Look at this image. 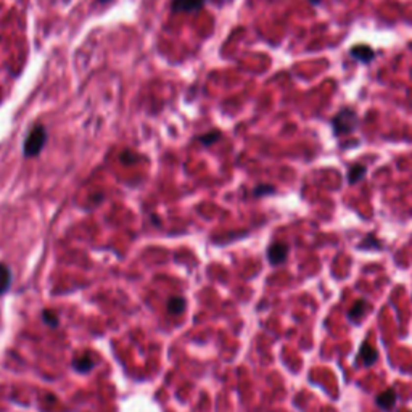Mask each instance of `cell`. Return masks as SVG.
<instances>
[{
    "label": "cell",
    "instance_id": "13",
    "mask_svg": "<svg viewBox=\"0 0 412 412\" xmlns=\"http://www.w3.org/2000/svg\"><path fill=\"white\" fill-rule=\"evenodd\" d=\"M220 138V132L219 131H211V132H208V134H203L198 137V140L203 143V145H211L214 143L216 140H219Z\"/></svg>",
    "mask_w": 412,
    "mask_h": 412
},
{
    "label": "cell",
    "instance_id": "2",
    "mask_svg": "<svg viewBox=\"0 0 412 412\" xmlns=\"http://www.w3.org/2000/svg\"><path fill=\"white\" fill-rule=\"evenodd\" d=\"M357 124H359L357 114L353 111L351 108H343L341 111L335 114V118L332 121V126H333V131L336 136L350 134V132L356 129Z\"/></svg>",
    "mask_w": 412,
    "mask_h": 412
},
{
    "label": "cell",
    "instance_id": "3",
    "mask_svg": "<svg viewBox=\"0 0 412 412\" xmlns=\"http://www.w3.org/2000/svg\"><path fill=\"white\" fill-rule=\"evenodd\" d=\"M288 256V245L283 242H275L268 248V259L272 266L282 264Z\"/></svg>",
    "mask_w": 412,
    "mask_h": 412
},
{
    "label": "cell",
    "instance_id": "18",
    "mask_svg": "<svg viewBox=\"0 0 412 412\" xmlns=\"http://www.w3.org/2000/svg\"><path fill=\"white\" fill-rule=\"evenodd\" d=\"M98 2H100V3H107V2H110V0H98Z\"/></svg>",
    "mask_w": 412,
    "mask_h": 412
},
{
    "label": "cell",
    "instance_id": "4",
    "mask_svg": "<svg viewBox=\"0 0 412 412\" xmlns=\"http://www.w3.org/2000/svg\"><path fill=\"white\" fill-rule=\"evenodd\" d=\"M206 0H172L171 11L172 13H192L205 7Z\"/></svg>",
    "mask_w": 412,
    "mask_h": 412
},
{
    "label": "cell",
    "instance_id": "5",
    "mask_svg": "<svg viewBox=\"0 0 412 412\" xmlns=\"http://www.w3.org/2000/svg\"><path fill=\"white\" fill-rule=\"evenodd\" d=\"M396 393H394L393 388H388V390L382 391L379 396H377V406H379L380 409H385V411H391L394 408V404H396Z\"/></svg>",
    "mask_w": 412,
    "mask_h": 412
},
{
    "label": "cell",
    "instance_id": "16",
    "mask_svg": "<svg viewBox=\"0 0 412 412\" xmlns=\"http://www.w3.org/2000/svg\"><path fill=\"white\" fill-rule=\"evenodd\" d=\"M367 240H369V243H359V248H369V247H377V248H380V243L375 240V237L372 239V235H369Z\"/></svg>",
    "mask_w": 412,
    "mask_h": 412
},
{
    "label": "cell",
    "instance_id": "10",
    "mask_svg": "<svg viewBox=\"0 0 412 412\" xmlns=\"http://www.w3.org/2000/svg\"><path fill=\"white\" fill-rule=\"evenodd\" d=\"M11 278H13L11 269L7 264L0 263V297L8 292V288L11 287Z\"/></svg>",
    "mask_w": 412,
    "mask_h": 412
},
{
    "label": "cell",
    "instance_id": "7",
    "mask_svg": "<svg viewBox=\"0 0 412 412\" xmlns=\"http://www.w3.org/2000/svg\"><path fill=\"white\" fill-rule=\"evenodd\" d=\"M351 56L361 63H369L370 60H374L375 54L369 45H356V47L351 49Z\"/></svg>",
    "mask_w": 412,
    "mask_h": 412
},
{
    "label": "cell",
    "instance_id": "6",
    "mask_svg": "<svg viewBox=\"0 0 412 412\" xmlns=\"http://www.w3.org/2000/svg\"><path fill=\"white\" fill-rule=\"evenodd\" d=\"M73 367H74V370H78V372H81V374H87L95 367V359L90 355H82V356L74 359Z\"/></svg>",
    "mask_w": 412,
    "mask_h": 412
},
{
    "label": "cell",
    "instance_id": "11",
    "mask_svg": "<svg viewBox=\"0 0 412 412\" xmlns=\"http://www.w3.org/2000/svg\"><path fill=\"white\" fill-rule=\"evenodd\" d=\"M365 172H367V167H365L364 165H353L350 167V171H348V182H350L351 185L357 184L361 179H364Z\"/></svg>",
    "mask_w": 412,
    "mask_h": 412
},
{
    "label": "cell",
    "instance_id": "12",
    "mask_svg": "<svg viewBox=\"0 0 412 412\" xmlns=\"http://www.w3.org/2000/svg\"><path fill=\"white\" fill-rule=\"evenodd\" d=\"M184 309H185V300L182 297H172V298H169V301H167V311H169L171 314L177 316V314H181V312H184Z\"/></svg>",
    "mask_w": 412,
    "mask_h": 412
},
{
    "label": "cell",
    "instance_id": "17",
    "mask_svg": "<svg viewBox=\"0 0 412 412\" xmlns=\"http://www.w3.org/2000/svg\"><path fill=\"white\" fill-rule=\"evenodd\" d=\"M309 2H311L312 5H319V3H321V0H309Z\"/></svg>",
    "mask_w": 412,
    "mask_h": 412
},
{
    "label": "cell",
    "instance_id": "15",
    "mask_svg": "<svg viewBox=\"0 0 412 412\" xmlns=\"http://www.w3.org/2000/svg\"><path fill=\"white\" fill-rule=\"evenodd\" d=\"M274 192V187L272 185H259V187L254 190V195H266V193H272Z\"/></svg>",
    "mask_w": 412,
    "mask_h": 412
},
{
    "label": "cell",
    "instance_id": "8",
    "mask_svg": "<svg viewBox=\"0 0 412 412\" xmlns=\"http://www.w3.org/2000/svg\"><path fill=\"white\" fill-rule=\"evenodd\" d=\"M369 311V303L365 300H357L355 304L351 306L350 312H348V317L351 319L353 322H359L361 319L365 316V312Z\"/></svg>",
    "mask_w": 412,
    "mask_h": 412
},
{
    "label": "cell",
    "instance_id": "1",
    "mask_svg": "<svg viewBox=\"0 0 412 412\" xmlns=\"http://www.w3.org/2000/svg\"><path fill=\"white\" fill-rule=\"evenodd\" d=\"M47 142V129L42 124H36L29 131L27 137L25 138V145H23V153L26 158L31 156H37L42 152L44 145Z\"/></svg>",
    "mask_w": 412,
    "mask_h": 412
},
{
    "label": "cell",
    "instance_id": "9",
    "mask_svg": "<svg viewBox=\"0 0 412 412\" xmlns=\"http://www.w3.org/2000/svg\"><path fill=\"white\" fill-rule=\"evenodd\" d=\"M359 359H361L362 365H365V367H369V365H372L377 361V351L367 343V341L362 343L361 350H359Z\"/></svg>",
    "mask_w": 412,
    "mask_h": 412
},
{
    "label": "cell",
    "instance_id": "14",
    "mask_svg": "<svg viewBox=\"0 0 412 412\" xmlns=\"http://www.w3.org/2000/svg\"><path fill=\"white\" fill-rule=\"evenodd\" d=\"M42 317H44V322L47 324V326H50V327H56L58 326V316L55 314L54 311H44Z\"/></svg>",
    "mask_w": 412,
    "mask_h": 412
}]
</instances>
